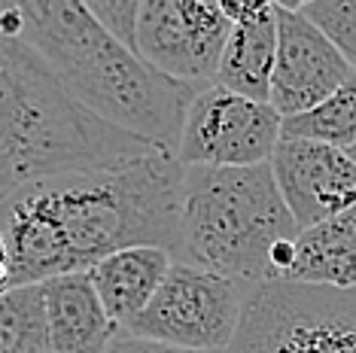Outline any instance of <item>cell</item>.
Segmentation results:
<instances>
[{"label":"cell","instance_id":"obj_1","mask_svg":"<svg viewBox=\"0 0 356 353\" xmlns=\"http://www.w3.org/2000/svg\"><path fill=\"white\" fill-rule=\"evenodd\" d=\"M183 176L174 152L149 147L6 192L0 238L10 256V286L88 271L125 247H161L177 262Z\"/></svg>","mask_w":356,"mask_h":353},{"label":"cell","instance_id":"obj_2","mask_svg":"<svg viewBox=\"0 0 356 353\" xmlns=\"http://www.w3.org/2000/svg\"><path fill=\"white\" fill-rule=\"evenodd\" d=\"M13 13L19 37L70 101L149 147L177 149L186 107L201 88L152 70L92 19L83 0H25L13 3Z\"/></svg>","mask_w":356,"mask_h":353},{"label":"cell","instance_id":"obj_3","mask_svg":"<svg viewBox=\"0 0 356 353\" xmlns=\"http://www.w3.org/2000/svg\"><path fill=\"white\" fill-rule=\"evenodd\" d=\"M149 149L67 98L43 58L19 37L13 3H0V198L43 176L116 162Z\"/></svg>","mask_w":356,"mask_h":353},{"label":"cell","instance_id":"obj_4","mask_svg":"<svg viewBox=\"0 0 356 353\" xmlns=\"http://www.w3.org/2000/svg\"><path fill=\"white\" fill-rule=\"evenodd\" d=\"M298 226L271 165L186 167L177 262L256 286L286 280Z\"/></svg>","mask_w":356,"mask_h":353},{"label":"cell","instance_id":"obj_5","mask_svg":"<svg viewBox=\"0 0 356 353\" xmlns=\"http://www.w3.org/2000/svg\"><path fill=\"white\" fill-rule=\"evenodd\" d=\"M250 286L216 271L174 262L152 302L122 332L186 350L225 353L241 326Z\"/></svg>","mask_w":356,"mask_h":353},{"label":"cell","instance_id":"obj_6","mask_svg":"<svg viewBox=\"0 0 356 353\" xmlns=\"http://www.w3.org/2000/svg\"><path fill=\"white\" fill-rule=\"evenodd\" d=\"M280 122L271 104L207 85L186 107L174 156L183 167L268 165L280 143Z\"/></svg>","mask_w":356,"mask_h":353},{"label":"cell","instance_id":"obj_7","mask_svg":"<svg viewBox=\"0 0 356 353\" xmlns=\"http://www.w3.org/2000/svg\"><path fill=\"white\" fill-rule=\"evenodd\" d=\"M232 22L220 3L143 0L137 19V55L152 70L183 85L207 88L220 67Z\"/></svg>","mask_w":356,"mask_h":353},{"label":"cell","instance_id":"obj_8","mask_svg":"<svg viewBox=\"0 0 356 353\" xmlns=\"http://www.w3.org/2000/svg\"><path fill=\"white\" fill-rule=\"evenodd\" d=\"M274 13H277V55H274L268 104L280 119H289L326 101L353 74V67L302 13V3H274Z\"/></svg>","mask_w":356,"mask_h":353},{"label":"cell","instance_id":"obj_9","mask_svg":"<svg viewBox=\"0 0 356 353\" xmlns=\"http://www.w3.org/2000/svg\"><path fill=\"white\" fill-rule=\"evenodd\" d=\"M268 165L298 231L356 204V162L344 149L314 140H280Z\"/></svg>","mask_w":356,"mask_h":353},{"label":"cell","instance_id":"obj_10","mask_svg":"<svg viewBox=\"0 0 356 353\" xmlns=\"http://www.w3.org/2000/svg\"><path fill=\"white\" fill-rule=\"evenodd\" d=\"M40 290L46 304V353L107 350L119 329L104 314L101 299L86 271L52 277L40 284Z\"/></svg>","mask_w":356,"mask_h":353},{"label":"cell","instance_id":"obj_11","mask_svg":"<svg viewBox=\"0 0 356 353\" xmlns=\"http://www.w3.org/2000/svg\"><path fill=\"white\" fill-rule=\"evenodd\" d=\"M274 55H277V13L274 3H253L244 19L232 22L229 40L213 74V85L241 98L268 104Z\"/></svg>","mask_w":356,"mask_h":353},{"label":"cell","instance_id":"obj_12","mask_svg":"<svg viewBox=\"0 0 356 353\" xmlns=\"http://www.w3.org/2000/svg\"><path fill=\"white\" fill-rule=\"evenodd\" d=\"M171 265L174 256L161 247H125V250L101 259L86 274L98 293L104 314L122 332L152 302Z\"/></svg>","mask_w":356,"mask_h":353},{"label":"cell","instance_id":"obj_13","mask_svg":"<svg viewBox=\"0 0 356 353\" xmlns=\"http://www.w3.org/2000/svg\"><path fill=\"white\" fill-rule=\"evenodd\" d=\"M289 284L356 290V204L314 229L298 231Z\"/></svg>","mask_w":356,"mask_h":353},{"label":"cell","instance_id":"obj_14","mask_svg":"<svg viewBox=\"0 0 356 353\" xmlns=\"http://www.w3.org/2000/svg\"><path fill=\"white\" fill-rule=\"evenodd\" d=\"M283 304L317 353H356V290L274 280Z\"/></svg>","mask_w":356,"mask_h":353},{"label":"cell","instance_id":"obj_15","mask_svg":"<svg viewBox=\"0 0 356 353\" xmlns=\"http://www.w3.org/2000/svg\"><path fill=\"white\" fill-rule=\"evenodd\" d=\"M225 353H317L302 326L283 304L277 284H262L250 293L241 326Z\"/></svg>","mask_w":356,"mask_h":353},{"label":"cell","instance_id":"obj_16","mask_svg":"<svg viewBox=\"0 0 356 353\" xmlns=\"http://www.w3.org/2000/svg\"><path fill=\"white\" fill-rule=\"evenodd\" d=\"M280 140H314L335 149L356 143V70L314 110L280 122Z\"/></svg>","mask_w":356,"mask_h":353},{"label":"cell","instance_id":"obj_17","mask_svg":"<svg viewBox=\"0 0 356 353\" xmlns=\"http://www.w3.org/2000/svg\"><path fill=\"white\" fill-rule=\"evenodd\" d=\"M0 353H46V304L40 286L0 295Z\"/></svg>","mask_w":356,"mask_h":353},{"label":"cell","instance_id":"obj_18","mask_svg":"<svg viewBox=\"0 0 356 353\" xmlns=\"http://www.w3.org/2000/svg\"><path fill=\"white\" fill-rule=\"evenodd\" d=\"M302 13L332 40L344 61L356 70V0H317L302 3Z\"/></svg>","mask_w":356,"mask_h":353},{"label":"cell","instance_id":"obj_19","mask_svg":"<svg viewBox=\"0 0 356 353\" xmlns=\"http://www.w3.org/2000/svg\"><path fill=\"white\" fill-rule=\"evenodd\" d=\"M92 19L107 31L113 40L137 52V19H140V0H86Z\"/></svg>","mask_w":356,"mask_h":353},{"label":"cell","instance_id":"obj_20","mask_svg":"<svg viewBox=\"0 0 356 353\" xmlns=\"http://www.w3.org/2000/svg\"><path fill=\"white\" fill-rule=\"evenodd\" d=\"M104 353H204V350H186V347L165 344V341L137 338V335H128V332H116Z\"/></svg>","mask_w":356,"mask_h":353},{"label":"cell","instance_id":"obj_21","mask_svg":"<svg viewBox=\"0 0 356 353\" xmlns=\"http://www.w3.org/2000/svg\"><path fill=\"white\" fill-rule=\"evenodd\" d=\"M10 290V256H6V244L0 238V295Z\"/></svg>","mask_w":356,"mask_h":353},{"label":"cell","instance_id":"obj_22","mask_svg":"<svg viewBox=\"0 0 356 353\" xmlns=\"http://www.w3.org/2000/svg\"><path fill=\"white\" fill-rule=\"evenodd\" d=\"M347 156H350V158H353V162H356V143H353V147H350V149H347Z\"/></svg>","mask_w":356,"mask_h":353}]
</instances>
